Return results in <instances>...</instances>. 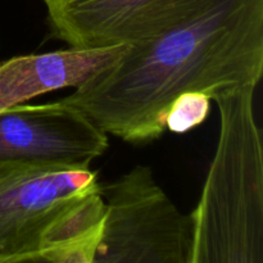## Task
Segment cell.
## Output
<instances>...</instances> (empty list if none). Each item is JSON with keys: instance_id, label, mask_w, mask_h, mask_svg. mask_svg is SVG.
<instances>
[{"instance_id": "5", "label": "cell", "mask_w": 263, "mask_h": 263, "mask_svg": "<svg viewBox=\"0 0 263 263\" xmlns=\"http://www.w3.org/2000/svg\"><path fill=\"white\" fill-rule=\"evenodd\" d=\"M51 35L74 49L152 40L215 0H43Z\"/></svg>"}, {"instance_id": "4", "label": "cell", "mask_w": 263, "mask_h": 263, "mask_svg": "<svg viewBox=\"0 0 263 263\" xmlns=\"http://www.w3.org/2000/svg\"><path fill=\"white\" fill-rule=\"evenodd\" d=\"M105 220L94 263H190L192 216L177 210L138 164L112 182H100Z\"/></svg>"}, {"instance_id": "1", "label": "cell", "mask_w": 263, "mask_h": 263, "mask_svg": "<svg viewBox=\"0 0 263 263\" xmlns=\"http://www.w3.org/2000/svg\"><path fill=\"white\" fill-rule=\"evenodd\" d=\"M262 76L263 0H215L157 37L128 45L63 100L108 135L143 145L163 136L170 105L182 92L212 99L226 87L257 86Z\"/></svg>"}, {"instance_id": "6", "label": "cell", "mask_w": 263, "mask_h": 263, "mask_svg": "<svg viewBox=\"0 0 263 263\" xmlns=\"http://www.w3.org/2000/svg\"><path fill=\"white\" fill-rule=\"evenodd\" d=\"M108 148V134L63 99L0 112V161L87 168Z\"/></svg>"}, {"instance_id": "8", "label": "cell", "mask_w": 263, "mask_h": 263, "mask_svg": "<svg viewBox=\"0 0 263 263\" xmlns=\"http://www.w3.org/2000/svg\"><path fill=\"white\" fill-rule=\"evenodd\" d=\"M211 98L200 91L180 94L170 105L166 116V130L185 134L207 120L211 110Z\"/></svg>"}, {"instance_id": "3", "label": "cell", "mask_w": 263, "mask_h": 263, "mask_svg": "<svg viewBox=\"0 0 263 263\" xmlns=\"http://www.w3.org/2000/svg\"><path fill=\"white\" fill-rule=\"evenodd\" d=\"M253 85L212 97L220 115L217 145L190 216V263H263V148Z\"/></svg>"}, {"instance_id": "7", "label": "cell", "mask_w": 263, "mask_h": 263, "mask_svg": "<svg viewBox=\"0 0 263 263\" xmlns=\"http://www.w3.org/2000/svg\"><path fill=\"white\" fill-rule=\"evenodd\" d=\"M128 45L27 54L0 61V112L40 95L76 89L115 63Z\"/></svg>"}, {"instance_id": "2", "label": "cell", "mask_w": 263, "mask_h": 263, "mask_svg": "<svg viewBox=\"0 0 263 263\" xmlns=\"http://www.w3.org/2000/svg\"><path fill=\"white\" fill-rule=\"evenodd\" d=\"M105 212L90 167L0 161V263H94Z\"/></svg>"}]
</instances>
